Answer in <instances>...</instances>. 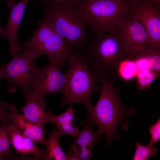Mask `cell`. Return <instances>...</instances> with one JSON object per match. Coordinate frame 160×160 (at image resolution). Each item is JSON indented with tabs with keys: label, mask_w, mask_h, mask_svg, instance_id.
<instances>
[{
	"label": "cell",
	"mask_w": 160,
	"mask_h": 160,
	"mask_svg": "<svg viewBox=\"0 0 160 160\" xmlns=\"http://www.w3.org/2000/svg\"><path fill=\"white\" fill-rule=\"evenodd\" d=\"M101 92L96 104L87 111L84 121L93 126H98L96 131L99 135H104L107 145L118 137L116 133L119 126L127 117L133 114L135 109H125L119 96V88L115 87L114 81L108 79H100Z\"/></svg>",
	"instance_id": "6da1fadb"
},
{
	"label": "cell",
	"mask_w": 160,
	"mask_h": 160,
	"mask_svg": "<svg viewBox=\"0 0 160 160\" xmlns=\"http://www.w3.org/2000/svg\"><path fill=\"white\" fill-rule=\"evenodd\" d=\"M99 76L114 81L118 66L127 58L116 27L89 38L80 52Z\"/></svg>",
	"instance_id": "7a4b0ae2"
},
{
	"label": "cell",
	"mask_w": 160,
	"mask_h": 160,
	"mask_svg": "<svg viewBox=\"0 0 160 160\" xmlns=\"http://www.w3.org/2000/svg\"><path fill=\"white\" fill-rule=\"evenodd\" d=\"M66 60L69 67L60 107L80 103L87 112L92 107V94L101 90L98 85L100 78L80 52L72 51Z\"/></svg>",
	"instance_id": "3957f363"
},
{
	"label": "cell",
	"mask_w": 160,
	"mask_h": 160,
	"mask_svg": "<svg viewBox=\"0 0 160 160\" xmlns=\"http://www.w3.org/2000/svg\"><path fill=\"white\" fill-rule=\"evenodd\" d=\"M45 5L44 18L73 51L80 52L90 36L85 20L75 3L53 2Z\"/></svg>",
	"instance_id": "277c9868"
},
{
	"label": "cell",
	"mask_w": 160,
	"mask_h": 160,
	"mask_svg": "<svg viewBox=\"0 0 160 160\" xmlns=\"http://www.w3.org/2000/svg\"><path fill=\"white\" fill-rule=\"evenodd\" d=\"M95 35L115 28L127 14L131 3L115 0H87L74 2Z\"/></svg>",
	"instance_id": "5b68a950"
},
{
	"label": "cell",
	"mask_w": 160,
	"mask_h": 160,
	"mask_svg": "<svg viewBox=\"0 0 160 160\" xmlns=\"http://www.w3.org/2000/svg\"><path fill=\"white\" fill-rule=\"evenodd\" d=\"M41 55L36 49L24 48L20 53L12 56L8 63L1 64L2 78L7 82L10 93L15 92L18 87L23 92L33 91L38 68L34 62Z\"/></svg>",
	"instance_id": "8992f818"
},
{
	"label": "cell",
	"mask_w": 160,
	"mask_h": 160,
	"mask_svg": "<svg viewBox=\"0 0 160 160\" xmlns=\"http://www.w3.org/2000/svg\"><path fill=\"white\" fill-rule=\"evenodd\" d=\"M127 58L135 60L156 49L144 27L137 20L127 14L116 26Z\"/></svg>",
	"instance_id": "52a82bcc"
},
{
	"label": "cell",
	"mask_w": 160,
	"mask_h": 160,
	"mask_svg": "<svg viewBox=\"0 0 160 160\" xmlns=\"http://www.w3.org/2000/svg\"><path fill=\"white\" fill-rule=\"evenodd\" d=\"M127 14L142 24L152 46L160 49V8L151 0H138L131 3Z\"/></svg>",
	"instance_id": "ba28073f"
},
{
	"label": "cell",
	"mask_w": 160,
	"mask_h": 160,
	"mask_svg": "<svg viewBox=\"0 0 160 160\" xmlns=\"http://www.w3.org/2000/svg\"><path fill=\"white\" fill-rule=\"evenodd\" d=\"M60 65L48 62L44 67L38 68L34 94L42 102L47 95L55 93H63L67 80L66 73H63Z\"/></svg>",
	"instance_id": "9c48e42d"
},
{
	"label": "cell",
	"mask_w": 160,
	"mask_h": 160,
	"mask_svg": "<svg viewBox=\"0 0 160 160\" xmlns=\"http://www.w3.org/2000/svg\"><path fill=\"white\" fill-rule=\"evenodd\" d=\"M81 124L84 128L79 131L73 144L67 152L68 160H91L93 146L99 141V135L93 129L92 125L84 121Z\"/></svg>",
	"instance_id": "30bf717a"
},
{
	"label": "cell",
	"mask_w": 160,
	"mask_h": 160,
	"mask_svg": "<svg viewBox=\"0 0 160 160\" xmlns=\"http://www.w3.org/2000/svg\"><path fill=\"white\" fill-rule=\"evenodd\" d=\"M29 0H21L12 7L5 28L0 30V37L5 39L9 44L10 54L12 56L22 50L19 44L18 32L26 6Z\"/></svg>",
	"instance_id": "8fae6325"
},
{
	"label": "cell",
	"mask_w": 160,
	"mask_h": 160,
	"mask_svg": "<svg viewBox=\"0 0 160 160\" xmlns=\"http://www.w3.org/2000/svg\"><path fill=\"white\" fill-rule=\"evenodd\" d=\"M26 99L25 105L18 112H22L29 120L44 125L47 123H52L54 115L51 111H45V102H42L32 91L23 92Z\"/></svg>",
	"instance_id": "7c38bea8"
},
{
	"label": "cell",
	"mask_w": 160,
	"mask_h": 160,
	"mask_svg": "<svg viewBox=\"0 0 160 160\" xmlns=\"http://www.w3.org/2000/svg\"><path fill=\"white\" fill-rule=\"evenodd\" d=\"M14 123L24 135L34 143L44 144L45 139L44 137V125L34 123L17 113L14 114Z\"/></svg>",
	"instance_id": "4fadbf2b"
},
{
	"label": "cell",
	"mask_w": 160,
	"mask_h": 160,
	"mask_svg": "<svg viewBox=\"0 0 160 160\" xmlns=\"http://www.w3.org/2000/svg\"><path fill=\"white\" fill-rule=\"evenodd\" d=\"M55 32L50 24L44 18L32 37L27 41L22 42L21 45L24 48L37 50Z\"/></svg>",
	"instance_id": "5bb4252c"
},
{
	"label": "cell",
	"mask_w": 160,
	"mask_h": 160,
	"mask_svg": "<svg viewBox=\"0 0 160 160\" xmlns=\"http://www.w3.org/2000/svg\"><path fill=\"white\" fill-rule=\"evenodd\" d=\"M59 136L57 129L55 127L49 138L45 140L44 144L46 147L45 159L67 160L68 157L64 153L59 143Z\"/></svg>",
	"instance_id": "9a60e30c"
},
{
	"label": "cell",
	"mask_w": 160,
	"mask_h": 160,
	"mask_svg": "<svg viewBox=\"0 0 160 160\" xmlns=\"http://www.w3.org/2000/svg\"><path fill=\"white\" fill-rule=\"evenodd\" d=\"M10 123L5 122L0 125V160L21 159L13 154L10 150L11 144L8 130Z\"/></svg>",
	"instance_id": "2e32d148"
},
{
	"label": "cell",
	"mask_w": 160,
	"mask_h": 160,
	"mask_svg": "<svg viewBox=\"0 0 160 160\" xmlns=\"http://www.w3.org/2000/svg\"><path fill=\"white\" fill-rule=\"evenodd\" d=\"M137 71L135 60L126 58L121 61L118 66L117 78L124 81H130L136 77Z\"/></svg>",
	"instance_id": "e0dca14e"
},
{
	"label": "cell",
	"mask_w": 160,
	"mask_h": 160,
	"mask_svg": "<svg viewBox=\"0 0 160 160\" xmlns=\"http://www.w3.org/2000/svg\"><path fill=\"white\" fill-rule=\"evenodd\" d=\"M8 130L11 144L15 150L16 153L23 155L24 135L14 122L10 123Z\"/></svg>",
	"instance_id": "ac0fdd59"
},
{
	"label": "cell",
	"mask_w": 160,
	"mask_h": 160,
	"mask_svg": "<svg viewBox=\"0 0 160 160\" xmlns=\"http://www.w3.org/2000/svg\"><path fill=\"white\" fill-rule=\"evenodd\" d=\"M160 74L148 69L138 71L136 77L137 86L139 90L148 89L153 81L159 77Z\"/></svg>",
	"instance_id": "d6986e66"
},
{
	"label": "cell",
	"mask_w": 160,
	"mask_h": 160,
	"mask_svg": "<svg viewBox=\"0 0 160 160\" xmlns=\"http://www.w3.org/2000/svg\"><path fill=\"white\" fill-rule=\"evenodd\" d=\"M135 147L133 160H148L156 155L159 150L157 148L153 147L148 144L143 145L137 142H135Z\"/></svg>",
	"instance_id": "ffe728a7"
},
{
	"label": "cell",
	"mask_w": 160,
	"mask_h": 160,
	"mask_svg": "<svg viewBox=\"0 0 160 160\" xmlns=\"http://www.w3.org/2000/svg\"><path fill=\"white\" fill-rule=\"evenodd\" d=\"M34 143L31 140L24 135L23 155L24 156L27 154H33L39 160H46V149H41L37 148Z\"/></svg>",
	"instance_id": "44dd1931"
},
{
	"label": "cell",
	"mask_w": 160,
	"mask_h": 160,
	"mask_svg": "<svg viewBox=\"0 0 160 160\" xmlns=\"http://www.w3.org/2000/svg\"><path fill=\"white\" fill-rule=\"evenodd\" d=\"M75 113L72 106L63 113L57 116H53L52 123L55 124L57 127L67 124L75 122Z\"/></svg>",
	"instance_id": "7402d4cb"
},
{
	"label": "cell",
	"mask_w": 160,
	"mask_h": 160,
	"mask_svg": "<svg viewBox=\"0 0 160 160\" xmlns=\"http://www.w3.org/2000/svg\"><path fill=\"white\" fill-rule=\"evenodd\" d=\"M57 128L60 137L63 135H70L75 137L79 131L75 122L64 124Z\"/></svg>",
	"instance_id": "603a6c76"
},
{
	"label": "cell",
	"mask_w": 160,
	"mask_h": 160,
	"mask_svg": "<svg viewBox=\"0 0 160 160\" xmlns=\"http://www.w3.org/2000/svg\"><path fill=\"white\" fill-rule=\"evenodd\" d=\"M149 132L151 135V138L148 144L152 146L160 138V118L154 124L150 127Z\"/></svg>",
	"instance_id": "cb8c5ba5"
},
{
	"label": "cell",
	"mask_w": 160,
	"mask_h": 160,
	"mask_svg": "<svg viewBox=\"0 0 160 160\" xmlns=\"http://www.w3.org/2000/svg\"><path fill=\"white\" fill-rule=\"evenodd\" d=\"M2 78V75L1 67V64H0V78ZM0 109L13 114L17 113L16 107L14 105L10 104L9 102L3 101L0 99Z\"/></svg>",
	"instance_id": "d4e9b609"
},
{
	"label": "cell",
	"mask_w": 160,
	"mask_h": 160,
	"mask_svg": "<svg viewBox=\"0 0 160 160\" xmlns=\"http://www.w3.org/2000/svg\"><path fill=\"white\" fill-rule=\"evenodd\" d=\"M14 114L0 109V123L5 122H14Z\"/></svg>",
	"instance_id": "484cf974"
},
{
	"label": "cell",
	"mask_w": 160,
	"mask_h": 160,
	"mask_svg": "<svg viewBox=\"0 0 160 160\" xmlns=\"http://www.w3.org/2000/svg\"><path fill=\"white\" fill-rule=\"evenodd\" d=\"M42 1L43 3L45 5L51 2H59L65 1H72L73 2H76L86 1L87 0H39Z\"/></svg>",
	"instance_id": "4316f807"
},
{
	"label": "cell",
	"mask_w": 160,
	"mask_h": 160,
	"mask_svg": "<svg viewBox=\"0 0 160 160\" xmlns=\"http://www.w3.org/2000/svg\"><path fill=\"white\" fill-rule=\"evenodd\" d=\"M4 1L7 7L8 8H11L16 4L15 0H4Z\"/></svg>",
	"instance_id": "83f0119b"
},
{
	"label": "cell",
	"mask_w": 160,
	"mask_h": 160,
	"mask_svg": "<svg viewBox=\"0 0 160 160\" xmlns=\"http://www.w3.org/2000/svg\"><path fill=\"white\" fill-rule=\"evenodd\" d=\"M118 1L119 2H130L131 3H135L138 0H115Z\"/></svg>",
	"instance_id": "f1b7e54d"
},
{
	"label": "cell",
	"mask_w": 160,
	"mask_h": 160,
	"mask_svg": "<svg viewBox=\"0 0 160 160\" xmlns=\"http://www.w3.org/2000/svg\"><path fill=\"white\" fill-rule=\"evenodd\" d=\"M153 2L157 7L160 8V0H151Z\"/></svg>",
	"instance_id": "f546056e"
},
{
	"label": "cell",
	"mask_w": 160,
	"mask_h": 160,
	"mask_svg": "<svg viewBox=\"0 0 160 160\" xmlns=\"http://www.w3.org/2000/svg\"><path fill=\"white\" fill-rule=\"evenodd\" d=\"M1 28L0 27V30L1 29Z\"/></svg>",
	"instance_id": "4dcf8cb0"
}]
</instances>
